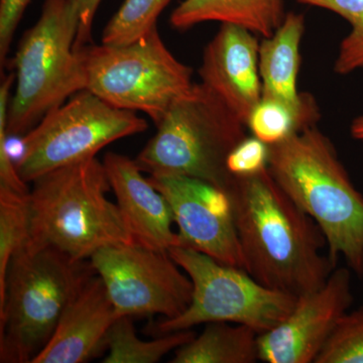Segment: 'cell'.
<instances>
[{
  "label": "cell",
  "instance_id": "obj_1",
  "mask_svg": "<svg viewBox=\"0 0 363 363\" xmlns=\"http://www.w3.org/2000/svg\"><path fill=\"white\" fill-rule=\"evenodd\" d=\"M245 271L262 285L295 297L314 292L336 269L322 250L319 226L279 187L269 168L234 177L226 191Z\"/></svg>",
  "mask_w": 363,
  "mask_h": 363
},
{
  "label": "cell",
  "instance_id": "obj_2",
  "mask_svg": "<svg viewBox=\"0 0 363 363\" xmlns=\"http://www.w3.org/2000/svg\"><path fill=\"white\" fill-rule=\"evenodd\" d=\"M269 173L321 229L328 257H341L363 278V195L351 182L331 140L316 126L269 145Z\"/></svg>",
  "mask_w": 363,
  "mask_h": 363
},
{
  "label": "cell",
  "instance_id": "obj_3",
  "mask_svg": "<svg viewBox=\"0 0 363 363\" xmlns=\"http://www.w3.org/2000/svg\"><path fill=\"white\" fill-rule=\"evenodd\" d=\"M30 184L26 245L88 260L102 248L133 243L118 205L107 198L111 183L96 157L54 169Z\"/></svg>",
  "mask_w": 363,
  "mask_h": 363
},
{
  "label": "cell",
  "instance_id": "obj_4",
  "mask_svg": "<svg viewBox=\"0 0 363 363\" xmlns=\"http://www.w3.org/2000/svg\"><path fill=\"white\" fill-rule=\"evenodd\" d=\"M95 274L90 259L54 247L25 245L14 253L0 292V362L32 363Z\"/></svg>",
  "mask_w": 363,
  "mask_h": 363
},
{
  "label": "cell",
  "instance_id": "obj_5",
  "mask_svg": "<svg viewBox=\"0 0 363 363\" xmlns=\"http://www.w3.org/2000/svg\"><path fill=\"white\" fill-rule=\"evenodd\" d=\"M135 160L150 176H184L226 192L234 177L229 155L247 138V124L203 83H194L157 124Z\"/></svg>",
  "mask_w": 363,
  "mask_h": 363
},
{
  "label": "cell",
  "instance_id": "obj_6",
  "mask_svg": "<svg viewBox=\"0 0 363 363\" xmlns=\"http://www.w3.org/2000/svg\"><path fill=\"white\" fill-rule=\"evenodd\" d=\"M79 18L69 0H45L42 14L21 38L13 59L16 87L6 133L23 136L43 117L84 90L75 50Z\"/></svg>",
  "mask_w": 363,
  "mask_h": 363
},
{
  "label": "cell",
  "instance_id": "obj_7",
  "mask_svg": "<svg viewBox=\"0 0 363 363\" xmlns=\"http://www.w3.org/2000/svg\"><path fill=\"white\" fill-rule=\"evenodd\" d=\"M76 52L84 90L118 108L142 111L156 125L194 84L192 69L169 51L157 26L128 44H89Z\"/></svg>",
  "mask_w": 363,
  "mask_h": 363
},
{
  "label": "cell",
  "instance_id": "obj_8",
  "mask_svg": "<svg viewBox=\"0 0 363 363\" xmlns=\"http://www.w3.org/2000/svg\"><path fill=\"white\" fill-rule=\"evenodd\" d=\"M169 253L192 281V301L178 317L152 325L154 335L213 322L245 325L262 334L281 323L297 302L298 297L262 285L245 269L192 248L173 247Z\"/></svg>",
  "mask_w": 363,
  "mask_h": 363
},
{
  "label": "cell",
  "instance_id": "obj_9",
  "mask_svg": "<svg viewBox=\"0 0 363 363\" xmlns=\"http://www.w3.org/2000/svg\"><path fill=\"white\" fill-rule=\"evenodd\" d=\"M147 130V121L135 111L118 108L89 91H80L21 136L16 171L26 183H32L54 169L92 159L111 143Z\"/></svg>",
  "mask_w": 363,
  "mask_h": 363
},
{
  "label": "cell",
  "instance_id": "obj_10",
  "mask_svg": "<svg viewBox=\"0 0 363 363\" xmlns=\"http://www.w3.org/2000/svg\"><path fill=\"white\" fill-rule=\"evenodd\" d=\"M90 262L118 317L173 319L192 301V281L169 252L135 243L112 245L98 250Z\"/></svg>",
  "mask_w": 363,
  "mask_h": 363
},
{
  "label": "cell",
  "instance_id": "obj_11",
  "mask_svg": "<svg viewBox=\"0 0 363 363\" xmlns=\"http://www.w3.org/2000/svg\"><path fill=\"white\" fill-rule=\"evenodd\" d=\"M168 200L180 247L192 248L228 266L245 269V259L226 192L184 176H150Z\"/></svg>",
  "mask_w": 363,
  "mask_h": 363
},
{
  "label": "cell",
  "instance_id": "obj_12",
  "mask_svg": "<svg viewBox=\"0 0 363 363\" xmlns=\"http://www.w3.org/2000/svg\"><path fill=\"white\" fill-rule=\"evenodd\" d=\"M351 272L350 267H336L321 288L297 298L292 311L281 323L259 334L260 362H316L354 300Z\"/></svg>",
  "mask_w": 363,
  "mask_h": 363
},
{
  "label": "cell",
  "instance_id": "obj_13",
  "mask_svg": "<svg viewBox=\"0 0 363 363\" xmlns=\"http://www.w3.org/2000/svg\"><path fill=\"white\" fill-rule=\"evenodd\" d=\"M257 35L231 23L221 28L205 48L199 69L201 83L213 91L247 126L262 97Z\"/></svg>",
  "mask_w": 363,
  "mask_h": 363
},
{
  "label": "cell",
  "instance_id": "obj_14",
  "mask_svg": "<svg viewBox=\"0 0 363 363\" xmlns=\"http://www.w3.org/2000/svg\"><path fill=\"white\" fill-rule=\"evenodd\" d=\"M102 162L133 243L159 252L180 247L168 200L143 176L135 160L111 152Z\"/></svg>",
  "mask_w": 363,
  "mask_h": 363
},
{
  "label": "cell",
  "instance_id": "obj_15",
  "mask_svg": "<svg viewBox=\"0 0 363 363\" xmlns=\"http://www.w3.org/2000/svg\"><path fill=\"white\" fill-rule=\"evenodd\" d=\"M118 318L104 281L95 274L60 320L56 331L32 363H84L106 350V339Z\"/></svg>",
  "mask_w": 363,
  "mask_h": 363
},
{
  "label": "cell",
  "instance_id": "obj_16",
  "mask_svg": "<svg viewBox=\"0 0 363 363\" xmlns=\"http://www.w3.org/2000/svg\"><path fill=\"white\" fill-rule=\"evenodd\" d=\"M306 28L305 16L286 13L274 35L264 38L259 45V75L262 97L288 105L307 121L316 126L319 108L311 95L298 90L301 66L300 48Z\"/></svg>",
  "mask_w": 363,
  "mask_h": 363
},
{
  "label": "cell",
  "instance_id": "obj_17",
  "mask_svg": "<svg viewBox=\"0 0 363 363\" xmlns=\"http://www.w3.org/2000/svg\"><path fill=\"white\" fill-rule=\"evenodd\" d=\"M284 0H184L171 14V25L188 30L208 21L231 23L269 38L285 21Z\"/></svg>",
  "mask_w": 363,
  "mask_h": 363
},
{
  "label": "cell",
  "instance_id": "obj_18",
  "mask_svg": "<svg viewBox=\"0 0 363 363\" xmlns=\"http://www.w3.org/2000/svg\"><path fill=\"white\" fill-rule=\"evenodd\" d=\"M259 335L245 325L213 322L199 336L176 350L171 363H255Z\"/></svg>",
  "mask_w": 363,
  "mask_h": 363
},
{
  "label": "cell",
  "instance_id": "obj_19",
  "mask_svg": "<svg viewBox=\"0 0 363 363\" xmlns=\"http://www.w3.org/2000/svg\"><path fill=\"white\" fill-rule=\"evenodd\" d=\"M195 332L182 330L157 336L152 340H142L136 335L133 317L121 316L112 324L106 339L108 354L104 363H156L190 342Z\"/></svg>",
  "mask_w": 363,
  "mask_h": 363
},
{
  "label": "cell",
  "instance_id": "obj_20",
  "mask_svg": "<svg viewBox=\"0 0 363 363\" xmlns=\"http://www.w3.org/2000/svg\"><path fill=\"white\" fill-rule=\"evenodd\" d=\"M28 193L0 186V292L14 253L25 247L30 238Z\"/></svg>",
  "mask_w": 363,
  "mask_h": 363
},
{
  "label": "cell",
  "instance_id": "obj_21",
  "mask_svg": "<svg viewBox=\"0 0 363 363\" xmlns=\"http://www.w3.org/2000/svg\"><path fill=\"white\" fill-rule=\"evenodd\" d=\"M307 6L319 7L338 14L347 21L350 33L339 45L334 64L338 75H348L363 70V0H297Z\"/></svg>",
  "mask_w": 363,
  "mask_h": 363
},
{
  "label": "cell",
  "instance_id": "obj_22",
  "mask_svg": "<svg viewBox=\"0 0 363 363\" xmlns=\"http://www.w3.org/2000/svg\"><path fill=\"white\" fill-rule=\"evenodd\" d=\"M171 0H125L102 33L104 45H124L156 28L157 18Z\"/></svg>",
  "mask_w": 363,
  "mask_h": 363
},
{
  "label": "cell",
  "instance_id": "obj_23",
  "mask_svg": "<svg viewBox=\"0 0 363 363\" xmlns=\"http://www.w3.org/2000/svg\"><path fill=\"white\" fill-rule=\"evenodd\" d=\"M313 128L288 105L262 98L248 117L250 133L267 145L288 140L301 131Z\"/></svg>",
  "mask_w": 363,
  "mask_h": 363
},
{
  "label": "cell",
  "instance_id": "obj_24",
  "mask_svg": "<svg viewBox=\"0 0 363 363\" xmlns=\"http://www.w3.org/2000/svg\"><path fill=\"white\" fill-rule=\"evenodd\" d=\"M315 363H363V307L341 318Z\"/></svg>",
  "mask_w": 363,
  "mask_h": 363
},
{
  "label": "cell",
  "instance_id": "obj_25",
  "mask_svg": "<svg viewBox=\"0 0 363 363\" xmlns=\"http://www.w3.org/2000/svg\"><path fill=\"white\" fill-rule=\"evenodd\" d=\"M269 166V145L255 136H247L229 155L227 168L233 177L257 175Z\"/></svg>",
  "mask_w": 363,
  "mask_h": 363
},
{
  "label": "cell",
  "instance_id": "obj_26",
  "mask_svg": "<svg viewBox=\"0 0 363 363\" xmlns=\"http://www.w3.org/2000/svg\"><path fill=\"white\" fill-rule=\"evenodd\" d=\"M30 0H0V61L6 62L14 33Z\"/></svg>",
  "mask_w": 363,
  "mask_h": 363
},
{
  "label": "cell",
  "instance_id": "obj_27",
  "mask_svg": "<svg viewBox=\"0 0 363 363\" xmlns=\"http://www.w3.org/2000/svg\"><path fill=\"white\" fill-rule=\"evenodd\" d=\"M72 6L77 11L79 30L75 43V50L89 45L92 33L93 21L102 0H69Z\"/></svg>",
  "mask_w": 363,
  "mask_h": 363
},
{
  "label": "cell",
  "instance_id": "obj_28",
  "mask_svg": "<svg viewBox=\"0 0 363 363\" xmlns=\"http://www.w3.org/2000/svg\"><path fill=\"white\" fill-rule=\"evenodd\" d=\"M350 133L353 138L363 142V116H358L352 121Z\"/></svg>",
  "mask_w": 363,
  "mask_h": 363
}]
</instances>
